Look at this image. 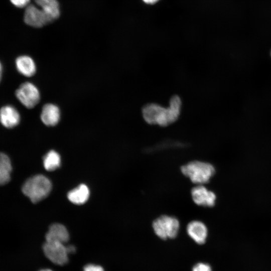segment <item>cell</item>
<instances>
[{
  "instance_id": "1",
  "label": "cell",
  "mask_w": 271,
  "mask_h": 271,
  "mask_svg": "<svg viewBox=\"0 0 271 271\" xmlns=\"http://www.w3.org/2000/svg\"><path fill=\"white\" fill-rule=\"evenodd\" d=\"M183 109L182 97L177 94L172 95L166 104L149 101L143 104L141 115L146 124L165 128L176 124L180 119Z\"/></svg>"
},
{
  "instance_id": "2",
  "label": "cell",
  "mask_w": 271,
  "mask_h": 271,
  "mask_svg": "<svg viewBox=\"0 0 271 271\" xmlns=\"http://www.w3.org/2000/svg\"><path fill=\"white\" fill-rule=\"evenodd\" d=\"M181 173L196 185L208 183L215 173V167L210 163L194 160L182 165Z\"/></svg>"
},
{
  "instance_id": "3",
  "label": "cell",
  "mask_w": 271,
  "mask_h": 271,
  "mask_svg": "<svg viewBox=\"0 0 271 271\" xmlns=\"http://www.w3.org/2000/svg\"><path fill=\"white\" fill-rule=\"evenodd\" d=\"M52 189L50 180L43 175H36L29 178L22 187V192L34 203L46 198Z\"/></svg>"
},
{
  "instance_id": "4",
  "label": "cell",
  "mask_w": 271,
  "mask_h": 271,
  "mask_svg": "<svg viewBox=\"0 0 271 271\" xmlns=\"http://www.w3.org/2000/svg\"><path fill=\"white\" fill-rule=\"evenodd\" d=\"M152 227L156 235L161 239H173L178 235L180 223L175 216L162 215L153 221Z\"/></svg>"
},
{
  "instance_id": "5",
  "label": "cell",
  "mask_w": 271,
  "mask_h": 271,
  "mask_svg": "<svg viewBox=\"0 0 271 271\" xmlns=\"http://www.w3.org/2000/svg\"><path fill=\"white\" fill-rule=\"evenodd\" d=\"M45 256L52 262L64 265L68 261V251L64 243L59 242L46 241L43 246Z\"/></svg>"
},
{
  "instance_id": "6",
  "label": "cell",
  "mask_w": 271,
  "mask_h": 271,
  "mask_svg": "<svg viewBox=\"0 0 271 271\" xmlns=\"http://www.w3.org/2000/svg\"><path fill=\"white\" fill-rule=\"evenodd\" d=\"M16 96L20 102L28 108L34 107L39 101L40 94L37 87L33 83L26 82L16 90Z\"/></svg>"
},
{
  "instance_id": "7",
  "label": "cell",
  "mask_w": 271,
  "mask_h": 271,
  "mask_svg": "<svg viewBox=\"0 0 271 271\" xmlns=\"http://www.w3.org/2000/svg\"><path fill=\"white\" fill-rule=\"evenodd\" d=\"M24 19L26 24L35 28L42 27L52 22L40 8L32 4L26 7Z\"/></svg>"
},
{
  "instance_id": "8",
  "label": "cell",
  "mask_w": 271,
  "mask_h": 271,
  "mask_svg": "<svg viewBox=\"0 0 271 271\" xmlns=\"http://www.w3.org/2000/svg\"><path fill=\"white\" fill-rule=\"evenodd\" d=\"M193 202L197 205L206 207H212L215 204V194L208 190L203 185H197L191 190Z\"/></svg>"
},
{
  "instance_id": "9",
  "label": "cell",
  "mask_w": 271,
  "mask_h": 271,
  "mask_svg": "<svg viewBox=\"0 0 271 271\" xmlns=\"http://www.w3.org/2000/svg\"><path fill=\"white\" fill-rule=\"evenodd\" d=\"M188 235L197 244H204L207 237L208 230L205 224L199 220H193L187 225Z\"/></svg>"
},
{
  "instance_id": "10",
  "label": "cell",
  "mask_w": 271,
  "mask_h": 271,
  "mask_svg": "<svg viewBox=\"0 0 271 271\" xmlns=\"http://www.w3.org/2000/svg\"><path fill=\"white\" fill-rule=\"evenodd\" d=\"M20 121L18 111L12 105H6L0 109V122L5 127L13 128Z\"/></svg>"
},
{
  "instance_id": "11",
  "label": "cell",
  "mask_w": 271,
  "mask_h": 271,
  "mask_svg": "<svg viewBox=\"0 0 271 271\" xmlns=\"http://www.w3.org/2000/svg\"><path fill=\"white\" fill-rule=\"evenodd\" d=\"M42 121L47 126L56 125L60 118V111L59 107L53 104H45L42 108L41 115Z\"/></svg>"
},
{
  "instance_id": "12",
  "label": "cell",
  "mask_w": 271,
  "mask_h": 271,
  "mask_svg": "<svg viewBox=\"0 0 271 271\" xmlns=\"http://www.w3.org/2000/svg\"><path fill=\"white\" fill-rule=\"evenodd\" d=\"M69 238L67 228L60 223L52 224L46 234V241L59 242L64 244L68 241Z\"/></svg>"
},
{
  "instance_id": "13",
  "label": "cell",
  "mask_w": 271,
  "mask_h": 271,
  "mask_svg": "<svg viewBox=\"0 0 271 271\" xmlns=\"http://www.w3.org/2000/svg\"><path fill=\"white\" fill-rule=\"evenodd\" d=\"M16 66L18 71L26 77L33 76L36 70L34 60L31 57L26 55L20 56L16 59Z\"/></svg>"
},
{
  "instance_id": "14",
  "label": "cell",
  "mask_w": 271,
  "mask_h": 271,
  "mask_svg": "<svg viewBox=\"0 0 271 271\" xmlns=\"http://www.w3.org/2000/svg\"><path fill=\"white\" fill-rule=\"evenodd\" d=\"M90 192L85 184H80L68 192L67 197L73 204L81 205L85 203L89 197Z\"/></svg>"
},
{
  "instance_id": "15",
  "label": "cell",
  "mask_w": 271,
  "mask_h": 271,
  "mask_svg": "<svg viewBox=\"0 0 271 271\" xmlns=\"http://www.w3.org/2000/svg\"><path fill=\"white\" fill-rule=\"evenodd\" d=\"M36 4L53 21L60 16V8L57 0H34Z\"/></svg>"
},
{
  "instance_id": "16",
  "label": "cell",
  "mask_w": 271,
  "mask_h": 271,
  "mask_svg": "<svg viewBox=\"0 0 271 271\" xmlns=\"http://www.w3.org/2000/svg\"><path fill=\"white\" fill-rule=\"evenodd\" d=\"M12 170L10 159L6 154L0 152V185H5L10 181Z\"/></svg>"
},
{
  "instance_id": "17",
  "label": "cell",
  "mask_w": 271,
  "mask_h": 271,
  "mask_svg": "<svg viewBox=\"0 0 271 271\" xmlns=\"http://www.w3.org/2000/svg\"><path fill=\"white\" fill-rule=\"evenodd\" d=\"M61 158L59 154L54 150L50 151L43 158L45 169L52 171L57 169L60 165Z\"/></svg>"
},
{
  "instance_id": "18",
  "label": "cell",
  "mask_w": 271,
  "mask_h": 271,
  "mask_svg": "<svg viewBox=\"0 0 271 271\" xmlns=\"http://www.w3.org/2000/svg\"><path fill=\"white\" fill-rule=\"evenodd\" d=\"M192 271H212V269L209 264L201 262L195 264Z\"/></svg>"
},
{
  "instance_id": "19",
  "label": "cell",
  "mask_w": 271,
  "mask_h": 271,
  "mask_svg": "<svg viewBox=\"0 0 271 271\" xmlns=\"http://www.w3.org/2000/svg\"><path fill=\"white\" fill-rule=\"evenodd\" d=\"M83 271H104L103 267L100 265L88 264L83 268Z\"/></svg>"
},
{
  "instance_id": "20",
  "label": "cell",
  "mask_w": 271,
  "mask_h": 271,
  "mask_svg": "<svg viewBox=\"0 0 271 271\" xmlns=\"http://www.w3.org/2000/svg\"><path fill=\"white\" fill-rule=\"evenodd\" d=\"M16 7L22 8L29 5L30 0H10Z\"/></svg>"
},
{
  "instance_id": "21",
  "label": "cell",
  "mask_w": 271,
  "mask_h": 271,
  "mask_svg": "<svg viewBox=\"0 0 271 271\" xmlns=\"http://www.w3.org/2000/svg\"><path fill=\"white\" fill-rule=\"evenodd\" d=\"M67 247L69 253H73L75 251L76 248L75 246L72 245L67 246Z\"/></svg>"
},
{
  "instance_id": "22",
  "label": "cell",
  "mask_w": 271,
  "mask_h": 271,
  "mask_svg": "<svg viewBox=\"0 0 271 271\" xmlns=\"http://www.w3.org/2000/svg\"><path fill=\"white\" fill-rule=\"evenodd\" d=\"M145 3L148 4H154L157 2L159 0H143Z\"/></svg>"
},
{
  "instance_id": "23",
  "label": "cell",
  "mask_w": 271,
  "mask_h": 271,
  "mask_svg": "<svg viewBox=\"0 0 271 271\" xmlns=\"http://www.w3.org/2000/svg\"><path fill=\"white\" fill-rule=\"evenodd\" d=\"M2 72H3V67H2V64H1V63L0 62V81H1V79H2Z\"/></svg>"
},
{
  "instance_id": "24",
  "label": "cell",
  "mask_w": 271,
  "mask_h": 271,
  "mask_svg": "<svg viewBox=\"0 0 271 271\" xmlns=\"http://www.w3.org/2000/svg\"><path fill=\"white\" fill-rule=\"evenodd\" d=\"M39 271H52V270L50 269L45 268V269H41Z\"/></svg>"
}]
</instances>
